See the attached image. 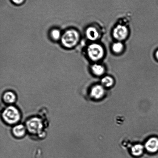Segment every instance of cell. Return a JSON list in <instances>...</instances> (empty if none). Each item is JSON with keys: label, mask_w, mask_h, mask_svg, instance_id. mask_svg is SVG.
Wrapping results in <instances>:
<instances>
[{"label": "cell", "mask_w": 158, "mask_h": 158, "mask_svg": "<svg viewBox=\"0 0 158 158\" xmlns=\"http://www.w3.org/2000/svg\"><path fill=\"white\" fill-rule=\"evenodd\" d=\"M80 39V35L78 31L74 29H69L62 34L60 41L63 47L71 49L77 45Z\"/></svg>", "instance_id": "6da1fadb"}, {"label": "cell", "mask_w": 158, "mask_h": 158, "mask_svg": "<svg viewBox=\"0 0 158 158\" xmlns=\"http://www.w3.org/2000/svg\"><path fill=\"white\" fill-rule=\"evenodd\" d=\"M2 117L3 120L9 125L18 123L21 119V114L19 110L13 106H9L3 111Z\"/></svg>", "instance_id": "7a4b0ae2"}, {"label": "cell", "mask_w": 158, "mask_h": 158, "mask_svg": "<svg viewBox=\"0 0 158 158\" xmlns=\"http://www.w3.org/2000/svg\"><path fill=\"white\" fill-rule=\"evenodd\" d=\"M87 54L89 58L94 61L101 59L104 55V50L101 45L93 43L88 46Z\"/></svg>", "instance_id": "3957f363"}, {"label": "cell", "mask_w": 158, "mask_h": 158, "mask_svg": "<svg viewBox=\"0 0 158 158\" xmlns=\"http://www.w3.org/2000/svg\"><path fill=\"white\" fill-rule=\"evenodd\" d=\"M26 128L31 134H40L43 128L42 121L38 117H32L26 122Z\"/></svg>", "instance_id": "277c9868"}, {"label": "cell", "mask_w": 158, "mask_h": 158, "mask_svg": "<svg viewBox=\"0 0 158 158\" xmlns=\"http://www.w3.org/2000/svg\"><path fill=\"white\" fill-rule=\"evenodd\" d=\"M128 35V30L126 26L118 25L113 31V36L115 39L122 41L125 39Z\"/></svg>", "instance_id": "5b68a950"}, {"label": "cell", "mask_w": 158, "mask_h": 158, "mask_svg": "<svg viewBox=\"0 0 158 158\" xmlns=\"http://www.w3.org/2000/svg\"><path fill=\"white\" fill-rule=\"evenodd\" d=\"M145 148L149 152H156L158 150V139L156 138L149 139L145 144Z\"/></svg>", "instance_id": "8992f818"}, {"label": "cell", "mask_w": 158, "mask_h": 158, "mask_svg": "<svg viewBox=\"0 0 158 158\" xmlns=\"http://www.w3.org/2000/svg\"><path fill=\"white\" fill-rule=\"evenodd\" d=\"M104 89L101 85H97L92 88L91 91V95L94 98L98 99L103 96L104 94Z\"/></svg>", "instance_id": "52a82bcc"}, {"label": "cell", "mask_w": 158, "mask_h": 158, "mask_svg": "<svg viewBox=\"0 0 158 158\" xmlns=\"http://www.w3.org/2000/svg\"><path fill=\"white\" fill-rule=\"evenodd\" d=\"M86 35L88 39L91 41H94L98 38L99 34L95 28L91 26L86 29Z\"/></svg>", "instance_id": "ba28073f"}, {"label": "cell", "mask_w": 158, "mask_h": 158, "mask_svg": "<svg viewBox=\"0 0 158 158\" xmlns=\"http://www.w3.org/2000/svg\"><path fill=\"white\" fill-rule=\"evenodd\" d=\"M26 128L23 125H16L12 129V133L15 137L21 138L25 135L26 131Z\"/></svg>", "instance_id": "9c48e42d"}, {"label": "cell", "mask_w": 158, "mask_h": 158, "mask_svg": "<svg viewBox=\"0 0 158 158\" xmlns=\"http://www.w3.org/2000/svg\"><path fill=\"white\" fill-rule=\"evenodd\" d=\"M3 99L6 103L12 104L16 101V96L15 93L11 91H7L3 95Z\"/></svg>", "instance_id": "30bf717a"}, {"label": "cell", "mask_w": 158, "mask_h": 158, "mask_svg": "<svg viewBox=\"0 0 158 158\" xmlns=\"http://www.w3.org/2000/svg\"><path fill=\"white\" fill-rule=\"evenodd\" d=\"M93 73L97 76L103 75L105 72V68L102 65L95 64L91 67Z\"/></svg>", "instance_id": "8fae6325"}, {"label": "cell", "mask_w": 158, "mask_h": 158, "mask_svg": "<svg viewBox=\"0 0 158 158\" xmlns=\"http://www.w3.org/2000/svg\"><path fill=\"white\" fill-rule=\"evenodd\" d=\"M62 34L61 31L57 28L52 29L50 32L51 38L53 41H55L61 40Z\"/></svg>", "instance_id": "7c38bea8"}, {"label": "cell", "mask_w": 158, "mask_h": 158, "mask_svg": "<svg viewBox=\"0 0 158 158\" xmlns=\"http://www.w3.org/2000/svg\"><path fill=\"white\" fill-rule=\"evenodd\" d=\"M143 147L141 145L138 144L135 145L131 148V152L133 155L138 156L141 155L143 152Z\"/></svg>", "instance_id": "4fadbf2b"}, {"label": "cell", "mask_w": 158, "mask_h": 158, "mask_svg": "<svg viewBox=\"0 0 158 158\" xmlns=\"http://www.w3.org/2000/svg\"><path fill=\"white\" fill-rule=\"evenodd\" d=\"M102 84L106 87H110L114 83V80L110 77L106 76L103 77L102 79Z\"/></svg>", "instance_id": "5bb4252c"}, {"label": "cell", "mask_w": 158, "mask_h": 158, "mask_svg": "<svg viewBox=\"0 0 158 158\" xmlns=\"http://www.w3.org/2000/svg\"><path fill=\"white\" fill-rule=\"evenodd\" d=\"M123 46L121 42H117L114 43L112 46V49L114 52L116 53H119L123 50Z\"/></svg>", "instance_id": "9a60e30c"}, {"label": "cell", "mask_w": 158, "mask_h": 158, "mask_svg": "<svg viewBox=\"0 0 158 158\" xmlns=\"http://www.w3.org/2000/svg\"><path fill=\"white\" fill-rule=\"evenodd\" d=\"M12 1L15 4H22L24 2V0H12Z\"/></svg>", "instance_id": "2e32d148"}, {"label": "cell", "mask_w": 158, "mask_h": 158, "mask_svg": "<svg viewBox=\"0 0 158 158\" xmlns=\"http://www.w3.org/2000/svg\"><path fill=\"white\" fill-rule=\"evenodd\" d=\"M156 57H157V58L158 60V50L156 53Z\"/></svg>", "instance_id": "e0dca14e"}]
</instances>
